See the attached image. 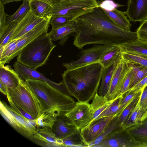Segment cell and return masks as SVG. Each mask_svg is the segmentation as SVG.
I'll return each mask as SVG.
<instances>
[{
  "mask_svg": "<svg viewBox=\"0 0 147 147\" xmlns=\"http://www.w3.org/2000/svg\"><path fill=\"white\" fill-rule=\"evenodd\" d=\"M22 79L10 65H0V82L9 89H13L20 84Z\"/></svg>",
  "mask_w": 147,
  "mask_h": 147,
  "instance_id": "ac0fdd59",
  "label": "cell"
},
{
  "mask_svg": "<svg viewBox=\"0 0 147 147\" xmlns=\"http://www.w3.org/2000/svg\"><path fill=\"white\" fill-rule=\"evenodd\" d=\"M130 68L128 63L122 57L118 61L106 96L109 100L114 99L120 95L122 86Z\"/></svg>",
  "mask_w": 147,
  "mask_h": 147,
  "instance_id": "30bf717a",
  "label": "cell"
},
{
  "mask_svg": "<svg viewBox=\"0 0 147 147\" xmlns=\"http://www.w3.org/2000/svg\"><path fill=\"white\" fill-rule=\"evenodd\" d=\"M23 19L15 20L7 25L2 33L0 34V47L4 46L11 40L18 25Z\"/></svg>",
  "mask_w": 147,
  "mask_h": 147,
  "instance_id": "4dcf8cb0",
  "label": "cell"
},
{
  "mask_svg": "<svg viewBox=\"0 0 147 147\" xmlns=\"http://www.w3.org/2000/svg\"><path fill=\"white\" fill-rule=\"evenodd\" d=\"M4 5L1 0H0V34L3 32L6 24L7 15L5 12Z\"/></svg>",
  "mask_w": 147,
  "mask_h": 147,
  "instance_id": "7bdbcfd3",
  "label": "cell"
},
{
  "mask_svg": "<svg viewBox=\"0 0 147 147\" xmlns=\"http://www.w3.org/2000/svg\"><path fill=\"white\" fill-rule=\"evenodd\" d=\"M147 118V111L141 108L138 100L126 120L123 126L127 129L144 120Z\"/></svg>",
  "mask_w": 147,
  "mask_h": 147,
  "instance_id": "d4e9b609",
  "label": "cell"
},
{
  "mask_svg": "<svg viewBox=\"0 0 147 147\" xmlns=\"http://www.w3.org/2000/svg\"><path fill=\"white\" fill-rule=\"evenodd\" d=\"M75 20L78 29L73 44L79 49L90 44L121 46L138 38L136 32L117 26L99 6Z\"/></svg>",
  "mask_w": 147,
  "mask_h": 147,
  "instance_id": "6da1fadb",
  "label": "cell"
},
{
  "mask_svg": "<svg viewBox=\"0 0 147 147\" xmlns=\"http://www.w3.org/2000/svg\"><path fill=\"white\" fill-rule=\"evenodd\" d=\"M79 16L77 15H63L52 17L50 21V24L52 27V29H55L63 26Z\"/></svg>",
  "mask_w": 147,
  "mask_h": 147,
  "instance_id": "d590c367",
  "label": "cell"
},
{
  "mask_svg": "<svg viewBox=\"0 0 147 147\" xmlns=\"http://www.w3.org/2000/svg\"><path fill=\"white\" fill-rule=\"evenodd\" d=\"M118 61L108 67L104 68L98 90V93L99 95L106 96L109 88L113 75Z\"/></svg>",
  "mask_w": 147,
  "mask_h": 147,
  "instance_id": "cb8c5ba5",
  "label": "cell"
},
{
  "mask_svg": "<svg viewBox=\"0 0 147 147\" xmlns=\"http://www.w3.org/2000/svg\"><path fill=\"white\" fill-rule=\"evenodd\" d=\"M47 3L51 6L54 4L65 1L69 0H41Z\"/></svg>",
  "mask_w": 147,
  "mask_h": 147,
  "instance_id": "7dc6e473",
  "label": "cell"
},
{
  "mask_svg": "<svg viewBox=\"0 0 147 147\" xmlns=\"http://www.w3.org/2000/svg\"><path fill=\"white\" fill-rule=\"evenodd\" d=\"M132 138L140 143L147 141V118L127 129Z\"/></svg>",
  "mask_w": 147,
  "mask_h": 147,
  "instance_id": "83f0119b",
  "label": "cell"
},
{
  "mask_svg": "<svg viewBox=\"0 0 147 147\" xmlns=\"http://www.w3.org/2000/svg\"><path fill=\"white\" fill-rule=\"evenodd\" d=\"M47 32L40 34L25 46L17 57V61L36 69L46 63L56 47Z\"/></svg>",
  "mask_w": 147,
  "mask_h": 147,
  "instance_id": "277c9868",
  "label": "cell"
},
{
  "mask_svg": "<svg viewBox=\"0 0 147 147\" xmlns=\"http://www.w3.org/2000/svg\"><path fill=\"white\" fill-rule=\"evenodd\" d=\"M147 85V76L140 82L139 83L135 86L130 90H135L142 88Z\"/></svg>",
  "mask_w": 147,
  "mask_h": 147,
  "instance_id": "f6af8a7d",
  "label": "cell"
},
{
  "mask_svg": "<svg viewBox=\"0 0 147 147\" xmlns=\"http://www.w3.org/2000/svg\"><path fill=\"white\" fill-rule=\"evenodd\" d=\"M138 102L141 108L147 111V85L143 87Z\"/></svg>",
  "mask_w": 147,
  "mask_h": 147,
  "instance_id": "ee69618b",
  "label": "cell"
},
{
  "mask_svg": "<svg viewBox=\"0 0 147 147\" xmlns=\"http://www.w3.org/2000/svg\"><path fill=\"white\" fill-rule=\"evenodd\" d=\"M55 117L51 113L43 112L36 120L38 129L42 127L52 128Z\"/></svg>",
  "mask_w": 147,
  "mask_h": 147,
  "instance_id": "8d00e7d4",
  "label": "cell"
},
{
  "mask_svg": "<svg viewBox=\"0 0 147 147\" xmlns=\"http://www.w3.org/2000/svg\"><path fill=\"white\" fill-rule=\"evenodd\" d=\"M123 97V95H120L95 120L103 117L117 115L119 113L124 109L121 105Z\"/></svg>",
  "mask_w": 147,
  "mask_h": 147,
  "instance_id": "1f68e13d",
  "label": "cell"
},
{
  "mask_svg": "<svg viewBox=\"0 0 147 147\" xmlns=\"http://www.w3.org/2000/svg\"><path fill=\"white\" fill-rule=\"evenodd\" d=\"M51 18V16H47L45 19L30 31L17 39L16 47L10 58V61L18 56L21 50L33 40L43 33L47 32Z\"/></svg>",
  "mask_w": 147,
  "mask_h": 147,
  "instance_id": "7c38bea8",
  "label": "cell"
},
{
  "mask_svg": "<svg viewBox=\"0 0 147 147\" xmlns=\"http://www.w3.org/2000/svg\"><path fill=\"white\" fill-rule=\"evenodd\" d=\"M118 115L110 121L99 136L90 143L88 147H95L104 140L125 129L120 124L118 119Z\"/></svg>",
  "mask_w": 147,
  "mask_h": 147,
  "instance_id": "7402d4cb",
  "label": "cell"
},
{
  "mask_svg": "<svg viewBox=\"0 0 147 147\" xmlns=\"http://www.w3.org/2000/svg\"><path fill=\"white\" fill-rule=\"evenodd\" d=\"M122 51L121 46H114L102 56L99 62L104 68L108 67L121 58Z\"/></svg>",
  "mask_w": 147,
  "mask_h": 147,
  "instance_id": "4316f807",
  "label": "cell"
},
{
  "mask_svg": "<svg viewBox=\"0 0 147 147\" xmlns=\"http://www.w3.org/2000/svg\"><path fill=\"white\" fill-rule=\"evenodd\" d=\"M136 32L138 39L147 42V18L142 22Z\"/></svg>",
  "mask_w": 147,
  "mask_h": 147,
  "instance_id": "60d3db41",
  "label": "cell"
},
{
  "mask_svg": "<svg viewBox=\"0 0 147 147\" xmlns=\"http://www.w3.org/2000/svg\"><path fill=\"white\" fill-rule=\"evenodd\" d=\"M31 10L36 16L40 18L47 16L52 6L41 0H30Z\"/></svg>",
  "mask_w": 147,
  "mask_h": 147,
  "instance_id": "f1b7e54d",
  "label": "cell"
},
{
  "mask_svg": "<svg viewBox=\"0 0 147 147\" xmlns=\"http://www.w3.org/2000/svg\"><path fill=\"white\" fill-rule=\"evenodd\" d=\"M61 140L62 147L86 146L83 141L80 130H77L71 135Z\"/></svg>",
  "mask_w": 147,
  "mask_h": 147,
  "instance_id": "d6a6232c",
  "label": "cell"
},
{
  "mask_svg": "<svg viewBox=\"0 0 147 147\" xmlns=\"http://www.w3.org/2000/svg\"><path fill=\"white\" fill-rule=\"evenodd\" d=\"M26 0H1L3 4L5 5L7 3L14 1H24Z\"/></svg>",
  "mask_w": 147,
  "mask_h": 147,
  "instance_id": "c3c4849f",
  "label": "cell"
},
{
  "mask_svg": "<svg viewBox=\"0 0 147 147\" xmlns=\"http://www.w3.org/2000/svg\"><path fill=\"white\" fill-rule=\"evenodd\" d=\"M14 70L22 80L28 79L39 80L45 81L52 86L61 90L67 93L63 81L59 83L53 82L45 77L42 74L37 71L24 65L18 61L16 62L13 65Z\"/></svg>",
  "mask_w": 147,
  "mask_h": 147,
  "instance_id": "5bb4252c",
  "label": "cell"
},
{
  "mask_svg": "<svg viewBox=\"0 0 147 147\" xmlns=\"http://www.w3.org/2000/svg\"><path fill=\"white\" fill-rule=\"evenodd\" d=\"M125 13L131 21L143 22L147 18V0H128Z\"/></svg>",
  "mask_w": 147,
  "mask_h": 147,
  "instance_id": "9a60e30c",
  "label": "cell"
},
{
  "mask_svg": "<svg viewBox=\"0 0 147 147\" xmlns=\"http://www.w3.org/2000/svg\"><path fill=\"white\" fill-rule=\"evenodd\" d=\"M77 29V25L75 19L59 28L51 29L48 33L53 42L60 40L59 44L62 46L65 44L72 34L76 33Z\"/></svg>",
  "mask_w": 147,
  "mask_h": 147,
  "instance_id": "e0dca14e",
  "label": "cell"
},
{
  "mask_svg": "<svg viewBox=\"0 0 147 147\" xmlns=\"http://www.w3.org/2000/svg\"><path fill=\"white\" fill-rule=\"evenodd\" d=\"M122 58L128 63L147 67V57L138 54L122 52Z\"/></svg>",
  "mask_w": 147,
  "mask_h": 147,
  "instance_id": "e575fe53",
  "label": "cell"
},
{
  "mask_svg": "<svg viewBox=\"0 0 147 147\" xmlns=\"http://www.w3.org/2000/svg\"><path fill=\"white\" fill-rule=\"evenodd\" d=\"M0 91L3 94L7 95L8 90L5 85L0 82Z\"/></svg>",
  "mask_w": 147,
  "mask_h": 147,
  "instance_id": "bcb514c9",
  "label": "cell"
},
{
  "mask_svg": "<svg viewBox=\"0 0 147 147\" xmlns=\"http://www.w3.org/2000/svg\"><path fill=\"white\" fill-rule=\"evenodd\" d=\"M147 76V67H144L135 73L130 84L129 90Z\"/></svg>",
  "mask_w": 147,
  "mask_h": 147,
  "instance_id": "f35d334b",
  "label": "cell"
},
{
  "mask_svg": "<svg viewBox=\"0 0 147 147\" xmlns=\"http://www.w3.org/2000/svg\"><path fill=\"white\" fill-rule=\"evenodd\" d=\"M118 97L114 99L110 100L106 96H101L97 93L94 97L90 104L92 118V122L95 120Z\"/></svg>",
  "mask_w": 147,
  "mask_h": 147,
  "instance_id": "ffe728a7",
  "label": "cell"
},
{
  "mask_svg": "<svg viewBox=\"0 0 147 147\" xmlns=\"http://www.w3.org/2000/svg\"><path fill=\"white\" fill-rule=\"evenodd\" d=\"M47 16L44 18L38 17L31 10L20 22L10 40L21 37L45 19Z\"/></svg>",
  "mask_w": 147,
  "mask_h": 147,
  "instance_id": "2e32d148",
  "label": "cell"
},
{
  "mask_svg": "<svg viewBox=\"0 0 147 147\" xmlns=\"http://www.w3.org/2000/svg\"><path fill=\"white\" fill-rule=\"evenodd\" d=\"M52 130L56 137L60 139L68 137L77 130L75 126L68 124L67 119L65 115L56 117Z\"/></svg>",
  "mask_w": 147,
  "mask_h": 147,
  "instance_id": "d6986e66",
  "label": "cell"
},
{
  "mask_svg": "<svg viewBox=\"0 0 147 147\" xmlns=\"http://www.w3.org/2000/svg\"><path fill=\"white\" fill-rule=\"evenodd\" d=\"M141 144L135 140L127 129H124L104 140L95 147H140Z\"/></svg>",
  "mask_w": 147,
  "mask_h": 147,
  "instance_id": "4fadbf2b",
  "label": "cell"
},
{
  "mask_svg": "<svg viewBox=\"0 0 147 147\" xmlns=\"http://www.w3.org/2000/svg\"><path fill=\"white\" fill-rule=\"evenodd\" d=\"M6 96L7 99L11 100L36 120L43 112L38 100L25 80H22L16 88L9 89Z\"/></svg>",
  "mask_w": 147,
  "mask_h": 147,
  "instance_id": "5b68a950",
  "label": "cell"
},
{
  "mask_svg": "<svg viewBox=\"0 0 147 147\" xmlns=\"http://www.w3.org/2000/svg\"><path fill=\"white\" fill-rule=\"evenodd\" d=\"M99 6L96 0H69L53 4L47 16L77 15L79 16Z\"/></svg>",
  "mask_w": 147,
  "mask_h": 147,
  "instance_id": "8992f818",
  "label": "cell"
},
{
  "mask_svg": "<svg viewBox=\"0 0 147 147\" xmlns=\"http://www.w3.org/2000/svg\"><path fill=\"white\" fill-rule=\"evenodd\" d=\"M18 39L11 40L0 47V65H4L10 62V58L16 47Z\"/></svg>",
  "mask_w": 147,
  "mask_h": 147,
  "instance_id": "f546056e",
  "label": "cell"
},
{
  "mask_svg": "<svg viewBox=\"0 0 147 147\" xmlns=\"http://www.w3.org/2000/svg\"><path fill=\"white\" fill-rule=\"evenodd\" d=\"M12 109L17 114L28 119L36 120L30 114L24 111L18 106L13 102L11 100L7 99Z\"/></svg>",
  "mask_w": 147,
  "mask_h": 147,
  "instance_id": "b9f144b4",
  "label": "cell"
},
{
  "mask_svg": "<svg viewBox=\"0 0 147 147\" xmlns=\"http://www.w3.org/2000/svg\"><path fill=\"white\" fill-rule=\"evenodd\" d=\"M102 9L117 26L125 30L131 31V24L127 18L125 12L120 11L116 8L110 10Z\"/></svg>",
  "mask_w": 147,
  "mask_h": 147,
  "instance_id": "603a6c76",
  "label": "cell"
},
{
  "mask_svg": "<svg viewBox=\"0 0 147 147\" xmlns=\"http://www.w3.org/2000/svg\"><path fill=\"white\" fill-rule=\"evenodd\" d=\"M134 75L133 69L130 67L122 86L120 95H123L129 91L130 84Z\"/></svg>",
  "mask_w": 147,
  "mask_h": 147,
  "instance_id": "ab89813d",
  "label": "cell"
},
{
  "mask_svg": "<svg viewBox=\"0 0 147 147\" xmlns=\"http://www.w3.org/2000/svg\"><path fill=\"white\" fill-rule=\"evenodd\" d=\"M33 137L45 142L48 146L62 147L61 139L57 138L52 129L50 128H39Z\"/></svg>",
  "mask_w": 147,
  "mask_h": 147,
  "instance_id": "44dd1931",
  "label": "cell"
},
{
  "mask_svg": "<svg viewBox=\"0 0 147 147\" xmlns=\"http://www.w3.org/2000/svg\"><path fill=\"white\" fill-rule=\"evenodd\" d=\"M68 124L80 130L92 121L90 104L88 102H77L74 107L65 114Z\"/></svg>",
  "mask_w": 147,
  "mask_h": 147,
  "instance_id": "ba28073f",
  "label": "cell"
},
{
  "mask_svg": "<svg viewBox=\"0 0 147 147\" xmlns=\"http://www.w3.org/2000/svg\"><path fill=\"white\" fill-rule=\"evenodd\" d=\"M122 52L140 55L147 57V42L138 38L121 46Z\"/></svg>",
  "mask_w": 147,
  "mask_h": 147,
  "instance_id": "484cf974",
  "label": "cell"
},
{
  "mask_svg": "<svg viewBox=\"0 0 147 147\" xmlns=\"http://www.w3.org/2000/svg\"><path fill=\"white\" fill-rule=\"evenodd\" d=\"M113 47L104 45H97L91 48L82 50L80 53L78 59L63 63V65L67 69H69L99 62L102 56Z\"/></svg>",
  "mask_w": 147,
  "mask_h": 147,
  "instance_id": "9c48e42d",
  "label": "cell"
},
{
  "mask_svg": "<svg viewBox=\"0 0 147 147\" xmlns=\"http://www.w3.org/2000/svg\"><path fill=\"white\" fill-rule=\"evenodd\" d=\"M31 10L30 0L23 1V2L18 10L13 15H7L6 24L15 20L23 19Z\"/></svg>",
  "mask_w": 147,
  "mask_h": 147,
  "instance_id": "836d02e7",
  "label": "cell"
},
{
  "mask_svg": "<svg viewBox=\"0 0 147 147\" xmlns=\"http://www.w3.org/2000/svg\"><path fill=\"white\" fill-rule=\"evenodd\" d=\"M0 113L15 129L28 138L33 137L38 129L36 120L28 119L17 114L9 106L0 101Z\"/></svg>",
  "mask_w": 147,
  "mask_h": 147,
  "instance_id": "52a82bcc",
  "label": "cell"
},
{
  "mask_svg": "<svg viewBox=\"0 0 147 147\" xmlns=\"http://www.w3.org/2000/svg\"><path fill=\"white\" fill-rule=\"evenodd\" d=\"M141 93L142 92L136 97L118 114L117 116L118 120L120 124L122 126L131 110L138 102Z\"/></svg>",
  "mask_w": 147,
  "mask_h": 147,
  "instance_id": "74e56055",
  "label": "cell"
},
{
  "mask_svg": "<svg viewBox=\"0 0 147 147\" xmlns=\"http://www.w3.org/2000/svg\"><path fill=\"white\" fill-rule=\"evenodd\" d=\"M103 69L97 62L67 69L62 76L67 94L78 102H89L98 93Z\"/></svg>",
  "mask_w": 147,
  "mask_h": 147,
  "instance_id": "7a4b0ae2",
  "label": "cell"
},
{
  "mask_svg": "<svg viewBox=\"0 0 147 147\" xmlns=\"http://www.w3.org/2000/svg\"><path fill=\"white\" fill-rule=\"evenodd\" d=\"M118 114L95 120L80 130L83 141L86 146L88 147L99 136L110 121Z\"/></svg>",
  "mask_w": 147,
  "mask_h": 147,
  "instance_id": "8fae6325",
  "label": "cell"
},
{
  "mask_svg": "<svg viewBox=\"0 0 147 147\" xmlns=\"http://www.w3.org/2000/svg\"><path fill=\"white\" fill-rule=\"evenodd\" d=\"M25 81L38 100L43 112L49 113L56 117L65 115L76 103L71 96L45 81L30 79Z\"/></svg>",
  "mask_w": 147,
  "mask_h": 147,
  "instance_id": "3957f363",
  "label": "cell"
}]
</instances>
